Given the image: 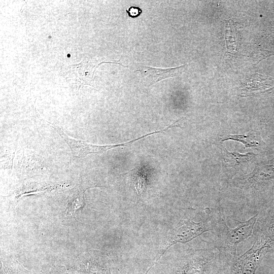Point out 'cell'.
<instances>
[{
	"mask_svg": "<svg viewBox=\"0 0 274 274\" xmlns=\"http://www.w3.org/2000/svg\"><path fill=\"white\" fill-rule=\"evenodd\" d=\"M229 140L241 142L246 148H259L265 144L262 140L260 132L254 130H252L245 134H230L223 136L221 141Z\"/></svg>",
	"mask_w": 274,
	"mask_h": 274,
	"instance_id": "obj_5",
	"label": "cell"
},
{
	"mask_svg": "<svg viewBox=\"0 0 274 274\" xmlns=\"http://www.w3.org/2000/svg\"><path fill=\"white\" fill-rule=\"evenodd\" d=\"M209 227L206 223L202 222H195L190 220L182 222L169 239L159 258L172 245L177 243L188 242L204 232L210 230L211 228Z\"/></svg>",
	"mask_w": 274,
	"mask_h": 274,
	"instance_id": "obj_2",
	"label": "cell"
},
{
	"mask_svg": "<svg viewBox=\"0 0 274 274\" xmlns=\"http://www.w3.org/2000/svg\"><path fill=\"white\" fill-rule=\"evenodd\" d=\"M129 17L132 18L138 17L142 13V9L137 6H131L126 10Z\"/></svg>",
	"mask_w": 274,
	"mask_h": 274,
	"instance_id": "obj_10",
	"label": "cell"
},
{
	"mask_svg": "<svg viewBox=\"0 0 274 274\" xmlns=\"http://www.w3.org/2000/svg\"><path fill=\"white\" fill-rule=\"evenodd\" d=\"M84 190L80 189V188H76L68 197L66 208L67 215L74 216L80 210H82L85 205Z\"/></svg>",
	"mask_w": 274,
	"mask_h": 274,
	"instance_id": "obj_7",
	"label": "cell"
},
{
	"mask_svg": "<svg viewBox=\"0 0 274 274\" xmlns=\"http://www.w3.org/2000/svg\"><path fill=\"white\" fill-rule=\"evenodd\" d=\"M207 265L206 260L196 257L189 261L179 274H204Z\"/></svg>",
	"mask_w": 274,
	"mask_h": 274,
	"instance_id": "obj_8",
	"label": "cell"
},
{
	"mask_svg": "<svg viewBox=\"0 0 274 274\" xmlns=\"http://www.w3.org/2000/svg\"><path fill=\"white\" fill-rule=\"evenodd\" d=\"M264 171L261 172H254L252 178H256L258 180H267L274 178V165H267L264 166Z\"/></svg>",
	"mask_w": 274,
	"mask_h": 274,
	"instance_id": "obj_9",
	"label": "cell"
},
{
	"mask_svg": "<svg viewBox=\"0 0 274 274\" xmlns=\"http://www.w3.org/2000/svg\"><path fill=\"white\" fill-rule=\"evenodd\" d=\"M268 242L264 238L257 242L247 252L238 257L234 263V274H255L264 249Z\"/></svg>",
	"mask_w": 274,
	"mask_h": 274,
	"instance_id": "obj_1",
	"label": "cell"
},
{
	"mask_svg": "<svg viewBox=\"0 0 274 274\" xmlns=\"http://www.w3.org/2000/svg\"><path fill=\"white\" fill-rule=\"evenodd\" d=\"M256 219L257 215L241 223L234 228H229L225 224L223 238L226 247L233 255H235L238 244L251 235Z\"/></svg>",
	"mask_w": 274,
	"mask_h": 274,
	"instance_id": "obj_3",
	"label": "cell"
},
{
	"mask_svg": "<svg viewBox=\"0 0 274 274\" xmlns=\"http://www.w3.org/2000/svg\"><path fill=\"white\" fill-rule=\"evenodd\" d=\"M187 64L180 65L174 68H159L151 66L141 65L140 71L145 76L149 83V86L153 85L157 82L166 78L180 76L185 71Z\"/></svg>",
	"mask_w": 274,
	"mask_h": 274,
	"instance_id": "obj_4",
	"label": "cell"
},
{
	"mask_svg": "<svg viewBox=\"0 0 274 274\" xmlns=\"http://www.w3.org/2000/svg\"><path fill=\"white\" fill-rule=\"evenodd\" d=\"M222 152L225 164L228 167H239L252 160L256 156L253 153L240 154L238 152H229L223 146Z\"/></svg>",
	"mask_w": 274,
	"mask_h": 274,
	"instance_id": "obj_6",
	"label": "cell"
}]
</instances>
